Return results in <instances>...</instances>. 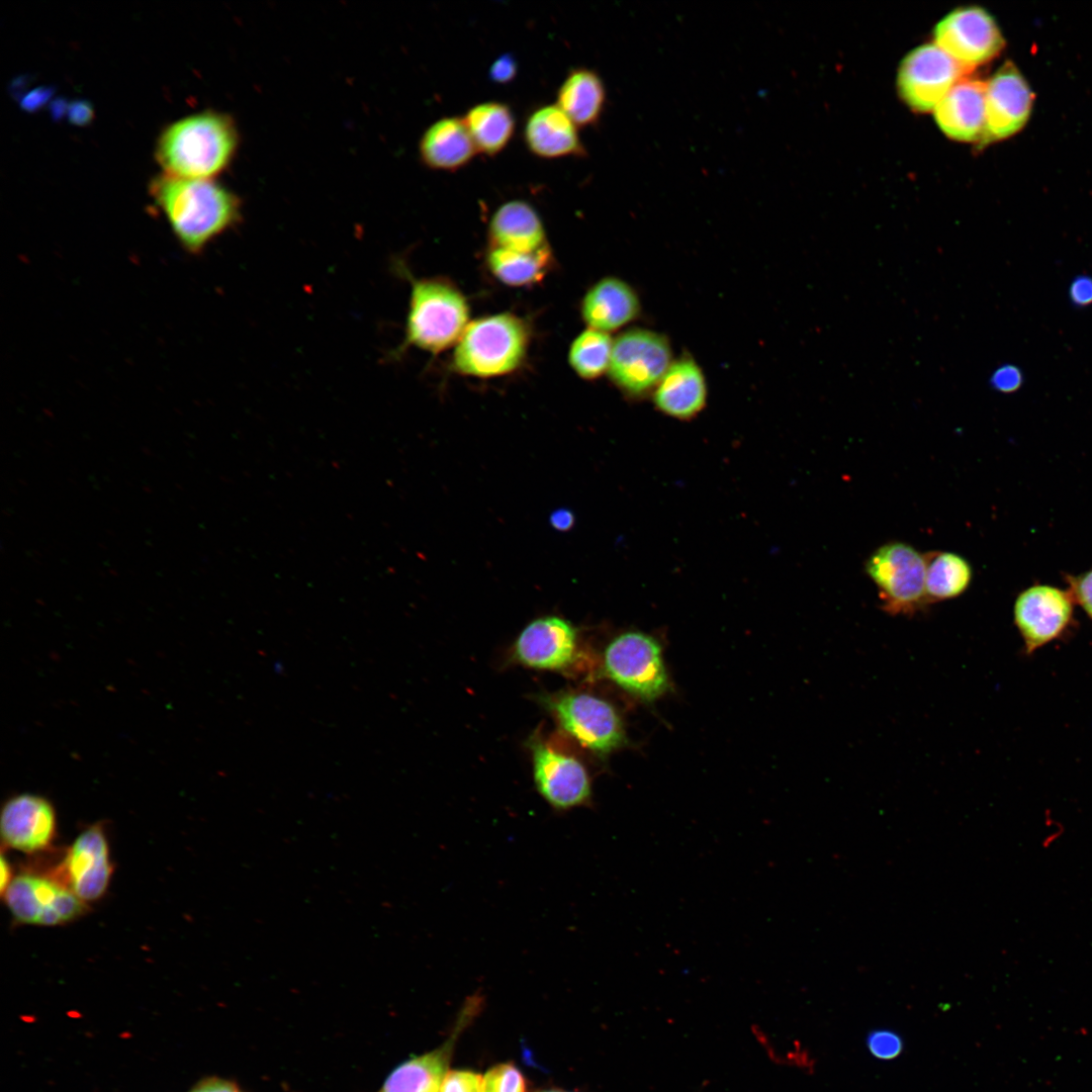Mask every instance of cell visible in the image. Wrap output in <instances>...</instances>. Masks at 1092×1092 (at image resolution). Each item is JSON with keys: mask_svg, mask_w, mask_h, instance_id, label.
Returning <instances> with one entry per match:
<instances>
[{"mask_svg": "<svg viewBox=\"0 0 1092 1092\" xmlns=\"http://www.w3.org/2000/svg\"><path fill=\"white\" fill-rule=\"evenodd\" d=\"M149 194L181 249L197 256L242 219L237 194L215 179L154 177Z\"/></svg>", "mask_w": 1092, "mask_h": 1092, "instance_id": "obj_1", "label": "cell"}, {"mask_svg": "<svg viewBox=\"0 0 1092 1092\" xmlns=\"http://www.w3.org/2000/svg\"><path fill=\"white\" fill-rule=\"evenodd\" d=\"M239 144L234 118L209 109L167 124L157 138L154 155L165 175L214 179L229 168Z\"/></svg>", "mask_w": 1092, "mask_h": 1092, "instance_id": "obj_2", "label": "cell"}, {"mask_svg": "<svg viewBox=\"0 0 1092 1092\" xmlns=\"http://www.w3.org/2000/svg\"><path fill=\"white\" fill-rule=\"evenodd\" d=\"M410 282L404 339L391 357H398L410 347L438 354L456 345L469 324L466 297L443 278L410 276Z\"/></svg>", "mask_w": 1092, "mask_h": 1092, "instance_id": "obj_3", "label": "cell"}, {"mask_svg": "<svg viewBox=\"0 0 1092 1092\" xmlns=\"http://www.w3.org/2000/svg\"><path fill=\"white\" fill-rule=\"evenodd\" d=\"M530 334L525 322L503 312L469 322L455 345L452 365L456 372L489 378L509 374L524 362Z\"/></svg>", "mask_w": 1092, "mask_h": 1092, "instance_id": "obj_4", "label": "cell"}, {"mask_svg": "<svg viewBox=\"0 0 1092 1092\" xmlns=\"http://www.w3.org/2000/svg\"><path fill=\"white\" fill-rule=\"evenodd\" d=\"M925 556L910 544L887 542L867 558L864 570L878 587L882 609L911 615L927 604Z\"/></svg>", "mask_w": 1092, "mask_h": 1092, "instance_id": "obj_5", "label": "cell"}, {"mask_svg": "<svg viewBox=\"0 0 1092 1092\" xmlns=\"http://www.w3.org/2000/svg\"><path fill=\"white\" fill-rule=\"evenodd\" d=\"M539 702L568 736L599 756L608 755L626 741L619 714L610 703L599 697L563 692L542 695Z\"/></svg>", "mask_w": 1092, "mask_h": 1092, "instance_id": "obj_6", "label": "cell"}, {"mask_svg": "<svg viewBox=\"0 0 1092 1092\" xmlns=\"http://www.w3.org/2000/svg\"><path fill=\"white\" fill-rule=\"evenodd\" d=\"M604 668L616 685L644 701L657 699L670 686L660 644L642 632L615 637L605 650Z\"/></svg>", "mask_w": 1092, "mask_h": 1092, "instance_id": "obj_7", "label": "cell"}, {"mask_svg": "<svg viewBox=\"0 0 1092 1092\" xmlns=\"http://www.w3.org/2000/svg\"><path fill=\"white\" fill-rule=\"evenodd\" d=\"M672 361L665 336L631 329L614 340L608 374L625 394L642 396L653 392Z\"/></svg>", "mask_w": 1092, "mask_h": 1092, "instance_id": "obj_8", "label": "cell"}, {"mask_svg": "<svg viewBox=\"0 0 1092 1092\" xmlns=\"http://www.w3.org/2000/svg\"><path fill=\"white\" fill-rule=\"evenodd\" d=\"M972 71L935 43L922 44L901 61L898 92L912 110L933 111L946 93Z\"/></svg>", "mask_w": 1092, "mask_h": 1092, "instance_id": "obj_9", "label": "cell"}, {"mask_svg": "<svg viewBox=\"0 0 1092 1092\" xmlns=\"http://www.w3.org/2000/svg\"><path fill=\"white\" fill-rule=\"evenodd\" d=\"M1070 593L1049 584L1022 590L1013 606V620L1027 655L1063 638L1075 623Z\"/></svg>", "mask_w": 1092, "mask_h": 1092, "instance_id": "obj_10", "label": "cell"}, {"mask_svg": "<svg viewBox=\"0 0 1092 1092\" xmlns=\"http://www.w3.org/2000/svg\"><path fill=\"white\" fill-rule=\"evenodd\" d=\"M528 746L535 787L552 809L566 812L592 805V782L577 758L554 749L538 736H532Z\"/></svg>", "mask_w": 1092, "mask_h": 1092, "instance_id": "obj_11", "label": "cell"}, {"mask_svg": "<svg viewBox=\"0 0 1092 1092\" xmlns=\"http://www.w3.org/2000/svg\"><path fill=\"white\" fill-rule=\"evenodd\" d=\"M933 37L937 47L972 70L992 60L1004 46L994 18L977 6L948 12L935 25Z\"/></svg>", "mask_w": 1092, "mask_h": 1092, "instance_id": "obj_12", "label": "cell"}, {"mask_svg": "<svg viewBox=\"0 0 1092 1092\" xmlns=\"http://www.w3.org/2000/svg\"><path fill=\"white\" fill-rule=\"evenodd\" d=\"M4 893L11 914L22 923L58 925L79 916L85 906L70 889L34 875L17 876Z\"/></svg>", "mask_w": 1092, "mask_h": 1092, "instance_id": "obj_13", "label": "cell"}, {"mask_svg": "<svg viewBox=\"0 0 1092 1092\" xmlns=\"http://www.w3.org/2000/svg\"><path fill=\"white\" fill-rule=\"evenodd\" d=\"M1033 94L1021 73L1010 62L987 81L986 126L981 145L1013 135L1026 123Z\"/></svg>", "mask_w": 1092, "mask_h": 1092, "instance_id": "obj_14", "label": "cell"}, {"mask_svg": "<svg viewBox=\"0 0 1092 1092\" xmlns=\"http://www.w3.org/2000/svg\"><path fill=\"white\" fill-rule=\"evenodd\" d=\"M577 631L567 620L545 616L530 622L517 637L513 657L525 666L562 670L575 659Z\"/></svg>", "mask_w": 1092, "mask_h": 1092, "instance_id": "obj_15", "label": "cell"}, {"mask_svg": "<svg viewBox=\"0 0 1092 1092\" xmlns=\"http://www.w3.org/2000/svg\"><path fill=\"white\" fill-rule=\"evenodd\" d=\"M478 998L463 1006L448 1039L438 1049L398 1066L379 1092H439L459 1035L478 1010Z\"/></svg>", "mask_w": 1092, "mask_h": 1092, "instance_id": "obj_16", "label": "cell"}, {"mask_svg": "<svg viewBox=\"0 0 1092 1092\" xmlns=\"http://www.w3.org/2000/svg\"><path fill=\"white\" fill-rule=\"evenodd\" d=\"M0 827L2 839L11 848L23 852L39 851L54 838L55 809L41 796L19 794L4 804Z\"/></svg>", "mask_w": 1092, "mask_h": 1092, "instance_id": "obj_17", "label": "cell"}, {"mask_svg": "<svg viewBox=\"0 0 1092 1092\" xmlns=\"http://www.w3.org/2000/svg\"><path fill=\"white\" fill-rule=\"evenodd\" d=\"M70 890L83 902L99 899L107 889L111 864L102 828L83 831L69 849L64 863Z\"/></svg>", "mask_w": 1092, "mask_h": 1092, "instance_id": "obj_18", "label": "cell"}, {"mask_svg": "<svg viewBox=\"0 0 1092 1092\" xmlns=\"http://www.w3.org/2000/svg\"><path fill=\"white\" fill-rule=\"evenodd\" d=\"M987 82L963 78L933 109L942 132L961 142H981L986 126Z\"/></svg>", "mask_w": 1092, "mask_h": 1092, "instance_id": "obj_19", "label": "cell"}, {"mask_svg": "<svg viewBox=\"0 0 1092 1092\" xmlns=\"http://www.w3.org/2000/svg\"><path fill=\"white\" fill-rule=\"evenodd\" d=\"M577 125L555 104L533 108L523 126L528 151L541 159L582 158L586 149Z\"/></svg>", "mask_w": 1092, "mask_h": 1092, "instance_id": "obj_20", "label": "cell"}, {"mask_svg": "<svg viewBox=\"0 0 1092 1092\" xmlns=\"http://www.w3.org/2000/svg\"><path fill=\"white\" fill-rule=\"evenodd\" d=\"M655 406L678 420H690L704 408L708 389L705 374L691 357L673 360L652 392Z\"/></svg>", "mask_w": 1092, "mask_h": 1092, "instance_id": "obj_21", "label": "cell"}, {"mask_svg": "<svg viewBox=\"0 0 1092 1092\" xmlns=\"http://www.w3.org/2000/svg\"><path fill=\"white\" fill-rule=\"evenodd\" d=\"M637 292L618 277H604L585 292L580 312L587 328L610 334L634 321L640 312Z\"/></svg>", "mask_w": 1092, "mask_h": 1092, "instance_id": "obj_22", "label": "cell"}, {"mask_svg": "<svg viewBox=\"0 0 1092 1092\" xmlns=\"http://www.w3.org/2000/svg\"><path fill=\"white\" fill-rule=\"evenodd\" d=\"M419 154L427 168L455 172L467 166L477 151L463 118L445 116L424 131Z\"/></svg>", "mask_w": 1092, "mask_h": 1092, "instance_id": "obj_23", "label": "cell"}, {"mask_svg": "<svg viewBox=\"0 0 1092 1092\" xmlns=\"http://www.w3.org/2000/svg\"><path fill=\"white\" fill-rule=\"evenodd\" d=\"M490 248L535 252L547 246L543 222L537 210L525 200L499 205L488 224Z\"/></svg>", "mask_w": 1092, "mask_h": 1092, "instance_id": "obj_24", "label": "cell"}, {"mask_svg": "<svg viewBox=\"0 0 1092 1092\" xmlns=\"http://www.w3.org/2000/svg\"><path fill=\"white\" fill-rule=\"evenodd\" d=\"M606 87L601 76L586 67L572 68L558 87L556 104L579 127L594 126L604 113Z\"/></svg>", "mask_w": 1092, "mask_h": 1092, "instance_id": "obj_25", "label": "cell"}, {"mask_svg": "<svg viewBox=\"0 0 1092 1092\" xmlns=\"http://www.w3.org/2000/svg\"><path fill=\"white\" fill-rule=\"evenodd\" d=\"M476 151L486 157L502 153L514 136L516 118L511 106L489 100L471 106L462 117Z\"/></svg>", "mask_w": 1092, "mask_h": 1092, "instance_id": "obj_26", "label": "cell"}, {"mask_svg": "<svg viewBox=\"0 0 1092 1092\" xmlns=\"http://www.w3.org/2000/svg\"><path fill=\"white\" fill-rule=\"evenodd\" d=\"M924 556L927 603L953 599L968 589L973 569L965 557L950 551H931Z\"/></svg>", "mask_w": 1092, "mask_h": 1092, "instance_id": "obj_27", "label": "cell"}, {"mask_svg": "<svg viewBox=\"0 0 1092 1092\" xmlns=\"http://www.w3.org/2000/svg\"><path fill=\"white\" fill-rule=\"evenodd\" d=\"M551 262L552 254L548 245L530 253L490 248L486 256L492 275L510 286H527L540 282L547 274Z\"/></svg>", "mask_w": 1092, "mask_h": 1092, "instance_id": "obj_28", "label": "cell"}, {"mask_svg": "<svg viewBox=\"0 0 1092 1092\" xmlns=\"http://www.w3.org/2000/svg\"><path fill=\"white\" fill-rule=\"evenodd\" d=\"M614 340L610 334L589 329L572 341L568 363L582 379L593 380L608 372Z\"/></svg>", "mask_w": 1092, "mask_h": 1092, "instance_id": "obj_29", "label": "cell"}, {"mask_svg": "<svg viewBox=\"0 0 1092 1092\" xmlns=\"http://www.w3.org/2000/svg\"><path fill=\"white\" fill-rule=\"evenodd\" d=\"M482 1092H526V1081L514 1065L498 1064L484 1075Z\"/></svg>", "mask_w": 1092, "mask_h": 1092, "instance_id": "obj_30", "label": "cell"}, {"mask_svg": "<svg viewBox=\"0 0 1092 1092\" xmlns=\"http://www.w3.org/2000/svg\"><path fill=\"white\" fill-rule=\"evenodd\" d=\"M867 1049L870 1054L883 1061L898 1058L904 1051V1040L895 1030L890 1028L872 1029L866 1038Z\"/></svg>", "mask_w": 1092, "mask_h": 1092, "instance_id": "obj_31", "label": "cell"}, {"mask_svg": "<svg viewBox=\"0 0 1092 1092\" xmlns=\"http://www.w3.org/2000/svg\"><path fill=\"white\" fill-rule=\"evenodd\" d=\"M1068 592L1092 620V568L1078 575L1066 574Z\"/></svg>", "mask_w": 1092, "mask_h": 1092, "instance_id": "obj_32", "label": "cell"}, {"mask_svg": "<svg viewBox=\"0 0 1092 1092\" xmlns=\"http://www.w3.org/2000/svg\"><path fill=\"white\" fill-rule=\"evenodd\" d=\"M482 1079L472 1071H448L439 1092H482Z\"/></svg>", "mask_w": 1092, "mask_h": 1092, "instance_id": "obj_33", "label": "cell"}, {"mask_svg": "<svg viewBox=\"0 0 1092 1092\" xmlns=\"http://www.w3.org/2000/svg\"><path fill=\"white\" fill-rule=\"evenodd\" d=\"M993 389L1002 393H1012L1023 383V374L1014 364H1003L996 368L990 377Z\"/></svg>", "mask_w": 1092, "mask_h": 1092, "instance_id": "obj_34", "label": "cell"}, {"mask_svg": "<svg viewBox=\"0 0 1092 1092\" xmlns=\"http://www.w3.org/2000/svg\"><path fill=\"white\" fill-rule=\"evenodd\" d=\"M518 74V62L511 54H503L489 67L488 78L497 84H508Z\"/></svg>", "mask_w": 1092, "mask_h": 1092, "instance_id": "obj_35", "label": "cell"}, {"mask_svg": "<svg viewBox=\"0 0 1092 1092\" xmlns=\"http://www.w3.org/2000/svg\"><path fill=\"white\" fill-rule=\"evenodd\" d=\"M1069 297L1078 307L1092 304V277L1089 275L1075 277L1069 287Z\"/></svg>", "mask_w": 1092, "mask_h": 1092, "instance_id": "obj_36", "label": "cell"}, {"mask_svg": "<svg viewBox=\"0 0 1092 1092\" xmlns=\"http://www.w3.org/2000/svg\"><path fill=\"white\" fill-rule=\"evenodd\" d=\"M550 524L556 530L565 532L573 526L574 516L569 510L559 509L551 514Z\"/></svg>", "mask_w": 1092, "mask_h": 1092, "instance_id": "obj_37", "label": "cell"}, {"mask_svg": "<svg viewBox=\"0 0 1092 1092\" xmlns=\"http://www.w3.org/2000/svg\"><path fill=\"white\" fill-rule=\"evenodd\" d=\"M192 1092H240L236 1086L231 1083L213 1080L203 1083L196 1087Z\"/></svg>", "mask_w": 1092, "mask_h": 1092, "instance_id": "obj_38", "label": "cell"}, {"mask_svg": "<svg viewBox=\"0 0 1092 1092\" xmlns=\"http://www.w3.org/2000/svg\"><path fill=\"white\" fill-rule=\"evenodd\" d=\"M0 873V891L4 893L12 881L10 868L4 856H1Z\"/></svg>", "mask_w": 1092, "mask_h": 1092, "instance_id": "obj_39", "label": "cell"}, {"mask_svg": "<svg viewBox=\"0 0 1092 1092\" xmlns=\"http://www.w3.org/2000/svg\"><path fill=\"white\" fill-rule=\"evenodd\" d=\"M539 1092H564V1091H560V1090H552V1089H551V1090H543V1091H539Z\"/></svg>", "mask_w": 1092, "mask_h": 1092, "instance_id": "obj_40", "label": "cell"}]
</instances>
